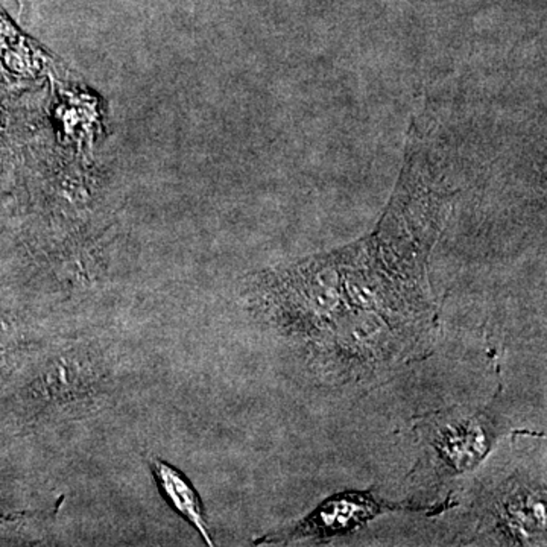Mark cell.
<instances>
[{
  "label": "cell",
  "instance_id": "cell-1",
  "mask_svg": "<svg viewBox=\"0 0 547 547\" xmlns=\"http://www.w3.org/2000/svg\"><path fill=\"white\" fill-rule=\"evenodd\" d=\"M444 160L428 128L412 122L391 200L350 245L260 274L255 309L301 342L325 382H362L432 351L439 307L428 257L450 212Z\"/></svg>",
  "mask_w": 547,
  "mask_h": 547
},
{
  "label": "cell",
  "instance_id": "cell-2",
  "mask_svg": "<svg viewBox=\"0 0 547 547\" xmlns=\"http://www.w3.org/2000/svg\"><path fill=\"white\" fill-rule=\"evenodd\" d=\"M428 460L426 473L439 479L453 478L476 469L499 438V428L487 410L464 408L424 415L415 426Z\"/></svg>",
  "mask_w": 547,
  "mask_h": 547
},
{
  "label": "cell",
  "instance_id": "cell-5",
  "mask_svg": "<svg viewBox=\"0 0 547 547\" xmlns=\"http://www.w3.org/2000/svg\"><path fill=\"white\" fill-rule=\"evenodd\" d=\"M150 471L154 474L160 494L168 501L169 506L181 515L182 519L187 520L209 546H214L209 523L205 520L204 505L191 479L177 467L159 458L150 460Z\"/></svg>",
  "mask_w": 547,
  "mask_h": 547
},
{
  "label": "cell",
  "instance_id": "cell-3",
  "mask_svg": "<svg viewBox=\"0 0 547 547\" xmlns=\"http://www.w3.org/2000/svg\"><path fill=\"white\" fill-rule=\"evenodd\" d=\"M455 503L447 499L442 503H414V501H391L378 497L371 490L366 491H344L327 497L303 519L278 529L275 532L257 538L255 544H291L300 542H328L364 528L369 521L387 512H424L438 514Z\"/></svg>",
  "mask_w": 547,
  "mask_h": 547
},
{
  "label": "cell",
  "instance_id": "cell-4",
  "mask_svg": "<svg viewBox=\"0 0 547 547\" xmlns=\"http://www.w3.org/2000/svg\"><path fill=\"white\" fill-rule=\"evenodd\" d=\"M546 490L529 480L511 478L492 497L490 531L505 544L544 546L547 533Z\"/></svg>",
  "mask_w": 547,
  "mask_h": 547
}]
</instances>
